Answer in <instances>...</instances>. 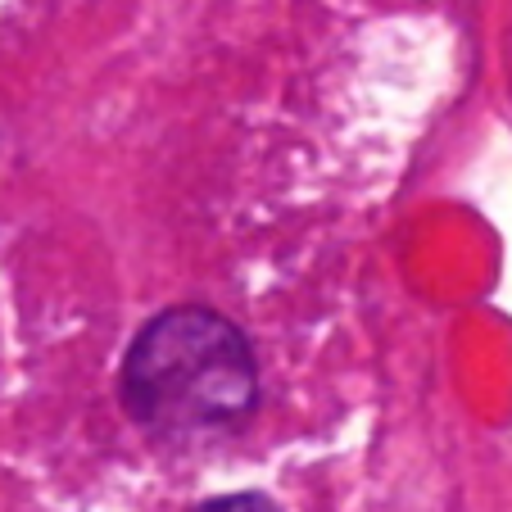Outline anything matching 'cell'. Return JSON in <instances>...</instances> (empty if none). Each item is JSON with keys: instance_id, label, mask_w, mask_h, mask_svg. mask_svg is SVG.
I'll return each instance as SVG.
<instances>
[{"instance_id": "6da1fadb", "label": "cell", "mask_w": 512, "mask_h": 512, "mask_svg": "<svg viewBox=\"0 0 512 512\" xmlns=\"http://www.w3.org/2000/svg\"><path fill=\"white\" fill-rule=\"evenodd\" d=\"M123 399L136 422L164 435L236 426L259 399L250 340L236 322L200 304L164 309L127 349Z\"/></svg>"}, {"instance_id": "7a4b0ae2", "label": "cell", "mask_w": 512, "mask_h": 512, "mask_svg": "<svg viewBox=\"0 0 512 512\" xmlns=\"http://www.w3.org/2000/svg\"><path fill=\"white\" fill-rule=\"evenodd\" d=\"M195 512H277L263 494H227V499H209Z\"/></svg>"}]
</instances>
